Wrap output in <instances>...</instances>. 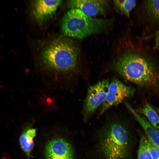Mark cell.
Returning <instances> with one entry per match:
<instances>
[{"mask_svg": "<svg viewBox=\"0 0 159 159\" xmlns=\"http://www.w3.org/2000/svg\"><path fill=\"white\" fill-rule=\"evenodd\" d=\"M78 52L72 40L63 37L54 39L42 53L44 70L55 80L70 78L78 71Z\"/></svg>", "mask_w": 159, "mask_h": 159, "instance_id": "cell-1", "label": "cell"}, {"mask_svg": "<svg viewBox=\"0 0 159 159\" xmlns=\"http://www.w3.org/2000/svg\"><path fill=\"white\" fill-rule=\"evenodd\" d=\"M114 66L124 79L138 85L153 87L158 85L159 74L154 66L136 53L127 51L121 54Z\"/></svg>", "mask_w": 159, "mask_h": 159, "instance_id": "cell-2", "label": "cell"}, {"mask_svg": "<svg viewBox=\"0 0 159 159\" xmlns=\"http://www.w3.org/2000/svg\"><path fill=\"white\" fill-rule=\"evenodd\" d=\"M109 22L107 19L92 18L79 9H72L63 17L61 26L64 35L82 39L102 31Z\"/></svg>", "mask_w": 159, "mask_h": 159, "instance_id": "cell-3", "label": "cell"}, {"mask_svg": "<svg viewBox=\"0 0 159 159\" xmlns=\"http://www.w3.org/2000/svg\"><path fill=\"white\" fill-rule=\"evenodd\" d=\"M100 141V148L107 159H124L129 149L127 132L120 122L113 121L105 127Z\"/></svg>", "mask_w": 159, "mask_h": 159, "instance_id": "cell-4", "label": "cell"}, {"mask_svg": "<svg viewBox=\"0 0 159 159\" xmlns=\"http://www.w3.org/2000/svg\"><path fill=\"white\" fill-rule=\"evenodd\" d=\"M109 83L108 79H105L88 87L82 110L84 120L90 117L102 104L107 94Z\"/></svg>", "mask_w": 159, "mask_h": 159, "instance_id": "cell-5", "label": "cell"}, {"mask_svg": "<svg viewBox=\"0 0 159 159\" xmlns=\"http://www.w3.org/2000/svg\"><path fill=\"white\" fill-rule=\"evenodd\" d=\"M135 89L124 84L116 79L110 82L106 98L102 105L100 114H103L110 107L117 106L125 99L130 97L134 94Z\"/></svg>", "mask_w": 159, "mask_h": 159, "instance_id": "cell-6", "label": "cell"}, {"mask_svg": "<svg viewBox=\"0 0 159 159\" xmlns=\"http://www.w3.org/2000/svg\"><path fill=\"white\" fill-rule=\"evenodd\" d=\"M46 159H74L73 148L69 143L61 138L49 141L45 149Z\"/></svg>", "mask_w": 159, "mask_h": 159, "instance_id": "cell-7", "label": "cell"}, {"mask_svg": "<svg viewBox=\"0 0 159 159\" xmlns=\"http://www.w3.org/2000/svg\"><path fill=\"white\" fill-rule=\"evenodd\" d=\"M106 3L105 0H74L69 1V5L72 9H79L92 17L105 12Z\"/></svg>", "mask_w": 159, "mask_h": 159, "instance_id": "cell-8", "label": "cell"}, {"mask_svg": "<svg viewBox=\"0 0 159 159\" xmlns=\"http://www.w3.org/2000/svg\"><path fill=\"white\" fill-rule=\"evenodd\" d=\"M62 0H35L33 3L32 11L36 19L43 21L51 16L61 4Z\"/></svg>", "mask_w": 159, "mask_h": 159, "instance_id": "cell-9", "label": "cell"}, {"mask_svg": "<svg viewBox=\"0 0 159 159\" xmlns=\"http://www.w3.org/2000/svg\"><path fill=\"white\" fill-rule=\"evenodd\" d=\"M124 103L145 130L149 141L159 149V129L153 126L148 120L135 111L128 103L125 102Z\"/></svg>", "mask_w": 159, "mask_h": 159, "instance_id": "cell-10", "label": "cell"}, {"mask_svg": "<svg viewBox=\"0 0 159 159\" xmlns=\"http://www.w3.org/2000/svg\"><path fill=\"white\" fill-rule=\"evenodd\" d=\"M36 132L35 128H29L25 130L19 138L20 147L29 158L34 146V139Z\"/></svg>", "mask_w": 159, "mask_h": 159, "instance_id": "cell-11", "label": "cell"}, {"mask_svg": "<svg viewBox=\"0 0 159 159\" xmlns=\"http://www.w3.org/2000/svg\"><path fill=\"white\" fill-rule=\"evenodd\" d=\"M138 112L145 115L152 126L159 129V115L150 104H145L139 109Z\"/></svg>", "mask_w": 159, "mask_h": 159, "instance_id": "cell-12", "label": "cell"}, {"mask_svg": "<svg viewBox=\"0 0 159 159\" xmlns=\"http://www.w3.org/2000/svg\"><path fill=\"white\" fill-rule=\"evenodd\" d=\"M116 11L127 17H129L130 13L136 5L135 0H116L113 1Z\"/></svg>", "mask_w": 159, "mask_h": 159, "instance_id": "cell-13", "label": "cell"}, {"mask_svg": "<svg viewBox=\"0 0 159 159\" xmlns=\"http://www.w3.org/2000/svg\"><path fill=\"white\" fill-rule=\"evenodd\" d=\"M148 139L147 137H141L138 152V159H153L148 147Z\"/></svg>", "mask_w": 159, "mask_h": 159, "instance_id": "cell-14", "label": "cell"}, {"mask_svg": "<svg viewBox=\"0 0 159 159\" xmlns=\"http://www.w3.org/2000/svg\"><path fill=\"white\" fill-rule=\"evenodd\" d=\"M145 6L150 15L154 19L159 20V0L147 1Z\"/></svg>", "mask_w": 159, "mask_h": 159, "instance_id": "cell-15", "label": "cell"}, {"mask_svg": "<svg viewBox=\"0 0 159 159\" xmlns=\"http://www.w3.org/2000/svg\"><path fill=\"white\" fill-rule=\"evenodd\" d=\"M148 144L149 151L153 159H159V149L153 145L149 140Z\"/></svg>", "mask_w": 159, "mask_h": 159, "instance_id": "cell-16", "label": "cell"}, {"mask_svg": "<svg viewBox=\"0 0 159 159\" xmlns=\"http://www.w3.org/2000/svg\"><path fill=\"white\" fill-rule=\"evenodd\" d=\"M156 111H157V113H158V115H159V106L157 108Z\"/></svg>", "mask_w": 159, "mask_h": 159, "instance_id": "cell-17", "label": "cell"}]
</instances>
